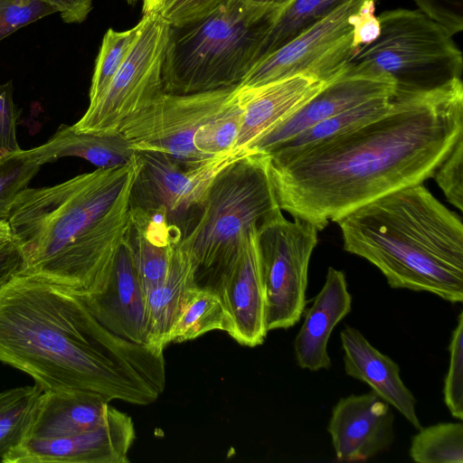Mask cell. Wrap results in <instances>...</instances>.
I'll list each match as a JSON object with an SVG mask.
<instances>
[{
	"label": "cell",
	"mask_w": 463,
	"mask_h": 463,
	"mask_svg": "<svg viewBox=\"0 0 463 463\" xmlns=\"http://www.w3.org/2000/svg\"><path fill=\"white\" fill-rule=\"evenodd\" d=\"M463 137V84L395 91L387 112L314 144L269 154L279 208L322 231L348 213L432 177Z\"/></svg>",
	"instance_id": "obj_1"
},
{
	"label": "cell",
	"mask_w": 463,
	"mask_h": 463,
	"mask_svg": "<svg viewBox=\"0 0 463 463\" xmlns=\"http://www.w3.org/2000/svg\"><path fill=\"white\" fill-rule=\"evenodd\" d=\"M0 362L43 391L85 392L148 405L165 387L164 349L122 338L84 302L20 273L0 288Z\"/></svg>",
	"instance_id": "obj_2"
},
{
	"label": "cell",
	"mask_w": 463,
	"mask_h": 463,
	"mask_svg": "<svg viewBox=\"0 0 463 463\" xmlns=\"http://www.w3.org/2000/svg\"><path fill=\"white\" fill-rule=\"evenodd\" d=\"M137 169L136 152L129 165L24 190L7 219L23 255L19 273L79 298L99 290L129 229Z\"/></svg>",
	"instance_id": "obj_3"
},
{
	"label": "cell",
	"mask_w": 463,
	"mask_h": 463,
	"mask_svg": "<svg viewBox=\"0 0 463 463\" xmlns=\"http://www.w3.org/2000/svg\"><path fill=\"white\" fill-rule=\"evenodd\" d=\"M344 249L373 264L392 288L463 301V224L422 184L390 193L335 222Z\"/></svg>",
	"instance_id": "obj_4"
},
{
	"label": "cell",
	"mask_w": 463,
	"mask_h": 463,
	"mask_svg": "<svg viewBox=\"0 0 463 463\" xmlns=\"http://www.w3.org/2000/svg\"><path fill=\"white\" fill-rule=\"evenodd\" d=\"M268 161L267 154L248 151L212 181L196 222L179 241L191 257L198 288L220 295L247 232L282 213Z\"/></svg>",
	"instance_id": "obj_5"
},
{
	"label": "cell",
	"mask_w": 463,
	"mask_h": 463,
	"mask_svg": "<svg viewBox=\"0 0 463 463\" xmlns=\"http://www.w3.org/2000/svg\"><path fill=\"white\" fill-rule=\"evenodd\" d=\"M278 12L225 0L206 15L171 26L163 90L189 94L238 86L259 60Z\"/></svg>",
	"instance_id": "obj_6"
},
{
	"label": "cell",
	"mask_w": 463,
	"mask_h": 463,
	"mask_svg": "<svg viewBox=\"0 0 463 463\" xmlns=\"http://www.w3.org/2000/svg\"><path fill=\"white\" fill-rule=\"evenodd\" d=\"M380 33L358 48L348 63L388 74L395 91H419L461 79L462 52L452 34L417 10L379 14Z\"/></svg>",
	"instance_id": "obj_7"
},
{
	"label": "cell",
	"mask_w": 463,
	"mask_h": 463,
	"mask_svg": "<svg viewBox=\"0 0 463 463\" xmlns=\"http://www.w3.org/2000/svg\"><path fill=\"white\" fill-rule=\"evenodd\" d=\"M130 52L101 99L89 106L76 131L117 133L125 121L159 96L171 25L156 14H143Z\"/></svg>",
	"instance_id": "obj_8"
},
{
	"label": "cell",
	"mask_w": 463,
	"mask_h": 463,
	"mask_svg": "<svg viewBox=\"0 0 463 463\" xmlns=\"http://www.w3.org/2000/svg\"><path fill=\"white\" fill-rule=\"evenodd\" d=\"M317 228L282 213L258 228L268 331L288 329L306 307L308 264L317 244Z\"/></svg>",
	"instance_id": "obj_9"
},
{
	"label": "cell",
	"mask_w": 463,
	"mask_h": 463,
	"mask_svg": "<svg viewBox=\"0 0 463 463\" xmlns=\"http://www.w3.org/2000/svg\"><path fill=\"white\" fill-rule=\"evenodd\" d=\"M235 87L189 94L162 92L118 132L135 150L161 153L187 169L196 167L213 158L197 150L195 137L226 105Z\"/></svg>",
	"instance_id": "obj_10"
},
{
	"label": "cell",
	"mask_w": 463,
	"mask_h": 463,
	"mask_svg": "<svg viewBox=\"0 0 463 463\" xmlns=\"http://www.w3.org/2000/svg\"><path fill=\"white\" fill-rule=\"evenodd\" d=\"M365 0H346L285 45L257 61L240 88H253L298 74L324 80L335 78L355 50L352 17Z\"/></svg>",
	"instance_id": "obj_11"
},
{
	"label": "cell",
	"mask_w": 463,
	"mask_h": 463,
	"mask_svg": "<svg viewBox=\"0 0 463 463\" xmlns=\"http://www.w3.org/2000/svg\"><path fill=\"white\" fill-rule=\"evenodd\" d=\"M246 152L233 151L187 169L166 155L137 150L138 169L129 205L165 212L169 223L184 237L196 222L215 175Z\"/></svg>",
	"instance_id": "obj_12"
},
{
	"label": "cell",
	"mask_w": 463,
	"mask_h": 463,
	"mask_svg": "<svg viewBox=\"0 0 463 463\" xmlns=\"http://www.w3.org/2000/svg\"><path fill=\"white\" fill-rule=\"evenodd\" d=\"M395 90V82L388 74L348 63L302 107L257 138L247 151L269 154L314 125L370 99L392 96Z\"/></svg>",
	"instance_id": "obj_13"
},
{
	"label": "cell",
	"mask_w": 463,
	"mask_h": 463,
	"mask_svg": "<svg viewBox=\"0 0 463 463\" xmlns=\"http://www.w3.org/2000/svg\"><path fill=\"white\" fill-rule=\"evenodd\" d=\"M136 434L129 415L113 408L99 427L60 438H25L2 463H128Z\"/></svg>",
	"instance_id": "obj_14"
},
{
	"label": "cell",
	"mask_w": 463,
	"mask_h": 463,
	"mask_svg": "<svg viewBox=\"0 0 463 463\" xmlns=\"http://www.w3.org/2000/svg\"><path fill=\"white\" fill-rule=\"evenodd\" d=\"M393 423L391 405L373 391L340 398L327 425L336 460L365 461L389 449Z\"/></svg>",
	"instance_id": "obj_15"
},
{
	"label": "cell",
	"mask_w": 463,
	"mask_h": 463,
	"mask_svg": "<svg viewBox=\"0 0 463 463\" xmlns=\"http://www.w3.org/2000/svg\"><path fill=\"white\" fill-rule=\"evenodd\" d=\"M80 298L108 330L133 343L146 345V295L127 236L99 290Z\"/></svg>",
	"instance_id": "obj_16"
},
{
	"label": "cell",
	"mask_w": 463,
	"mask_h": 463,
	"mask_svg": "<svg viewBox=\"0 0 463 463\" xmlns=\"http://www.w3.org/2000/svg\"><path fill=\"white\" fill-rule=\"evenodd\" d=\"M220 296L232 318L230 335L249 347L263 344L269 331L257 226L247 232L239 258L224 280Z\"/></svg>",
	"instance_id": "obj_17"
},
{
	"label": "cell",
	"mask_w": 463,
	"mask_h": 463,
	"mask_svg": "<svg viewBox=\"0 0 463 463\" xmlns=\"http://www.w3.org/2000/svg\"><path fill=\"white\" fill-rule=\"evenodd\" d=\"M332 80L298 74L253 88L237 86L244 110L233 150L247 151L257 138L293 114Z\"/></svg>",
	"instance_id": "obj_18"
},
{
	"label": "cell",
	"mask_w": 463,
	"mask_h": 463,
	"mask_svg": "<svg viewBox=\"0 0 463 463\" xmlns=\"http://www.w3.org/2000/svg\"><path fill=\"white\" fill-rule=\"evenodd\" d=\"M351 309L352 296L345 273L329 267L324 286L305 312L304 322L294 341L296 361L301 369L317 372L331 367L328 340Z\"/></svg>",
	"instance_id": "obj_19"
},
{
	"label": "cell",
	"mask_w": 463,
	"mask_h": 463,
	"mask_svg": "<svg viewBox=\"0 0 463 463\" xmlns=\"http://www.w3.org/2000/svg\"><path fill=\"white\" fill-rule=\"evenodd\" d=\"M340 340L345 373L369 385L416 430L421 429L415 410L416 399L402 382L399 364L372 345L354 326H345Z\"/></svg>",
	"instance_id": "obj_20"
},
{
	"label": "cell",
	"mask_w": 463,
	"mask_h": 463,
	"mask_svg": "<svg viewBox=\"0 0 463 463\" xmlns=\"http://www.w3.org/2000/svg\"><path fill=\"white\" fill-rule=\"evenodd\" d=\"M113 408L91 392L43 391L26 438H60L92 430L108 420Z\"/></svg>",
	"instance_id": "obj_21"
},
{
	"label": "cell",
	"mask_w": 463,
	"mask_h": 463,
	"mask_svg": "<svg viewBox=\"0 0 463 463\" xmlns=\"http://www.w3.org/2000/svg\"><path fill=\"white\" fill-rule=\"evenodd\" d=\"M182 238L163 211L130 207L127 240L145 295L165 280L174 247Z\"/></svg>",
	"instance_id": "obj_22"
},
{
	"label": "cell",
	"mask_w": 463,
	"mask_h": 463,
	"mask_svg": "<svg viewBox=\"0 0 463 463\" xmlns=\"http://www.w3.org/2000/svg\"><path fill=\"white\" fill-rule=\"evenodd\" d=\"M196 288L191 257L178 242L165 280L146 295V345L165 349L170 331Z\"/></svg>",
	"instance_id": "obj_23"
},
{
	"label": "cell",
	"mask_w": 463,
	"mask_h": 463,
	"mask_svg": "<svg viewBox=\"0 0 463 463\" xmlns=\"http://www.w3.org/2000/svg\"><path fill=\"white\" fill-rule=\"evenodd\" d=\"M30 152L41 165L73 156L109 168L131 164L137 151L119 132H80L72 126L61 125L46 143L31 148Z\"/></svg>",
	"instance_id": "obj_24"
},
{
	"label": "cell",
	"mask_w": 463,
	"mask_h": 463,
	"mask_svg": "<svg viewBox=\"0 0 463 463\" xmlns=\"http://www.w3.org/2000/svg\"><path fill=\"white\" fill-rule=\"evenodd\" d=\"M213 330L231 335L232 318L219 294L197 288L170 331L168 342L194 340Z\"/></svg>",
	"instance_id": "obj_25"
},
{
	"label": "cell",
	"mask_w": 463,
	"mask_h": 463,
	"mask_svg": "<svg viewBox=\"0 0 463 463\" xmlns=\"http://www.w3.org/2000/svg\"><path fill=\"white\" fill-rule=\"evenodd\" d=\"M345 1L293 0L279 13L271 24L261 43L259 60L321 21Z\"/></svg>",
	"instance_id": "obj_26"
},
{
	"label": "cell",
	"mask_w": 463,
	"mask_h": 463,
	"mask_svg": "<svg viewBox=\"0 0 463 463\" xmlns=\"http://www.w3.org/2000/svg\"><path fill=\"white\" fill-rule=\"evenodd\" d=\"M43 392L35 383L0 392V462L26 438Z\"/></svg>",
	"instance_id": "obj_27"
},
{
	"label": "cell",
	"mask_w": 463,
	"mask_h": 463,
	"mask_svg": "<svg viewBox=\"0 0 463 463\" xmlns=\"http://www.w3.org/2000/svg\"><path fill=\"white\" fill-rule=\"evenodd\" d=\"M393 96L375 98L332 116L281 143L271 152L306 146L356 128L387 112Z\"/></svg>",
	"instance_id": "obj_28"
},
{
	"label": "cell",
	"mask_w": 463,
	"mask_h": 463,
	"mask_svg": "<svg viewBox=\"0 0 463 463\" xmlns=\"http://www.w3.org/2000/svg\"><path fill=\"white\" fill-rule=\"evenodd\" d=\"M417 463H463V424L439 422L421 428L409 449Z\"/></svg>",
	"instance_id": "obj_29"
},
{
	"label": "cell",
	"mask_w": 463,
	"mask_h": 463,
	"mask_svg": "<svg viewBox=\"0 0 463 463\" xmlns=\"http://www.w3.org/2000/svg\"><path fill=\"white\" fill-rule=\"evenodd\" d=\"M243 110L236 86L222 109L199 129L194 139L197 150L209 158L233 152L242 124Z\"/></svg>",
	"instance_id": "obj_30"
},
{
	"label": "cell",
	"mask_w": 463,
	"mask_h": 463,
	"mask_svg": "<svg viewBox=\"0 0 463 463\" xmlns=\"http://www.w3.org/2000/svg\"><path fill=\"white\" fill-rule=\"evenodd\" d=\"M138 23L126 31L109 29L102 39L96 59L90 89V104L93 106L104 95L112 79L131 50L138 32Z\"/></svg>",
	"instance_id": "obj_31"
},
{
	"label": "cell",
	"mask_w": 463,
	"mask_h": 463,
	"mask_svg": "<svg viewBox=\"0 0 463 463\" xmlns=\"http://www.w3.org/2000/svg\"><path fill=\"white\" fill-rule=\"evenodd\" d=\"M41 166L30 149L0 156V221H7L17 196L29 187Z\"/></svg>",
	"instance_id": "obj_32"
},
{
	"label": "cell",
	"mask_w": 463,
	"mask_h": 463,
	"mask_svg": "<svg viewBox=\"0 0 463 463\" xmlns=\"http://www.w3.org/2000/svg\"><path fill=\"white\" fill-rule=\"evenodd\" d=\"M449 364L444 380V402L452 417L463 420V311L458 317L449 345Z\"/></svg>",
	"instance_id": "obj_33"
},
{
	"label": "cell",
	"mask_w": 463,
	"mask_h": 463,
	"mask_svg": "<svg viewBox=\"0 0 463 463\" xmlns=\"http://www.w3.org/2000/svg\"><path fill=\"white\" fill-rule=\"evenodd\" d=\"M225 0H143L142 14H156L181 26L211 13Z\"/></svg>",
	"instance_id": "obj_34"
},
{
	"label": "cell",
	"mask_w": 463,
	"mask_h": 463,
	"mask_svg": "<svg viewBox=\"0 0 463 463\" xmlns=\"http://www.w3.org/2000/svg\"><path fill=\"white\" fill-rule=\"evenodd\" d=\"M54 13L56 11L43 0H0V41Z\"/></svg>",
	"instance_id": "obj_35"
},
{
	"label": "cell",
	"mask_w": 463,
	"mask_h": 463,
	"mask_svg": "<svg viewBox=\"0 0 463 463\" xmlns=\"http://www.w3.org/2000/svg\"><path fill=\"white\" fill-rule=\"evenodd\" d=\"M447 200L463 211V137L432 175Z\"/></svg>",
	"instance_id": "obj_36"
},
{
	"label": "cell",
	"mask_w": 463,
	"mask_h": 463,
	"mask_svg": "<svg viewBox=\"0 0 463 463\" xmlns=\"http://www.w3.org/2000/svg\"><path fill=\"white\" fill-rule=\"evenodd\" d=\"M11 80L0 84V156L22 150L16 137L22 111L14 104Z\"/></svg>",
	"instance_id": "obj_37"
},
{
	"label": "cell",
	"mask_w": 463,
	"mask_h": 463,
	"mask_svg": "<svg viewBox=\"0 0 463 463\" xmlns=\"http://www.w3.org/2000/svg\"><path fill=\"white\" fill-rule=\"evenodd\" d=\"M419 10L452 35L463 30V0H413Z\"/></svg>",
	"instance_id": "obj_38"
},
{
	"label": "cell",
	"mask_w": 463,
	"mask_h": 463,
	"mask_svg": "<svg viewBox=\"0 0 463 463\" xmlns=\"http://www.w3.org/2000/svg\"><path fill=\"white\" fill-rule=\"evenodd\" d=\"M375 1L365 0L352 17L353 44L355 51L373 42L380 33V23L374 15Z\"/></svg>",
	"instance_id": "obj_39"
},
{
	"label": "cell",
	"mask_w": 463,
	"mask_h": 463,
	"mask_svg": "<svg viewBox=\"0 0 463 463\" xmlns=\"http://www.w3.org/2000/svg\"><path fill=\"white\" fill-rule=\"evenodd\" d=\"M23 267L19 245L12 239L0 246V288Z\"/></svg>",
	"instance_id": "obj_40"
},
{
	"label": "cell",
	"mask_w": 463,
	"mask_h": 463,
	"mask_svg": "<svg viewBox=\"0 0 463 463\" xmlns=\"http://www.w3.org/2000/svg\"><path fill=\"white\" fill-rule=\"evenodd\" d=\"M61 14L65 23L83 22L92 8L93 0H43Z\"/></svg>",
	"instance_id": "obj_41"
},
{
	"label": "cell",
	"mask_w": 463,
	"mask_h": 463,
	"mask_svg": "<svg viewBox=\"0 0 463 463\" xmlns=\"http://www.w3.org/2000/svg\"><path fill=\"white\" fill-rule=\"evenodd\" d=\"M263 9L279 13L293 0H245Z\"/></svg>",
	"instance_id": "obj_42"
},
{
	"label": "cell",
	"mask_w": 463,
	"mask_h": 463,
	"mask_svg": "<svg viewBox=\"0 0 463 463\" xmlns=\"http://www.w3.org/2000/svg\"><path fill=\"white\" fill-rule=\"evenodd\" d=\"M12 240L10 227L7 221H0V246Z\"/></svg>",
	"instance_id": "obj_43"
},
{
	"label": "cell",
	"mask_w": 463,
	"mask_h": 463,
	"mask_svg": "<svg viewBox=\"0 0 463 463\" xmlns=\"http://www.w3.org/2000/svg\"><path fill=\"white\" fill-rule=\"evenodd\" d=\"M128 4L134 5L137 2V0H126Z\"/></svg>",
	"instance_id": "obj_44"
}]
</instances>
